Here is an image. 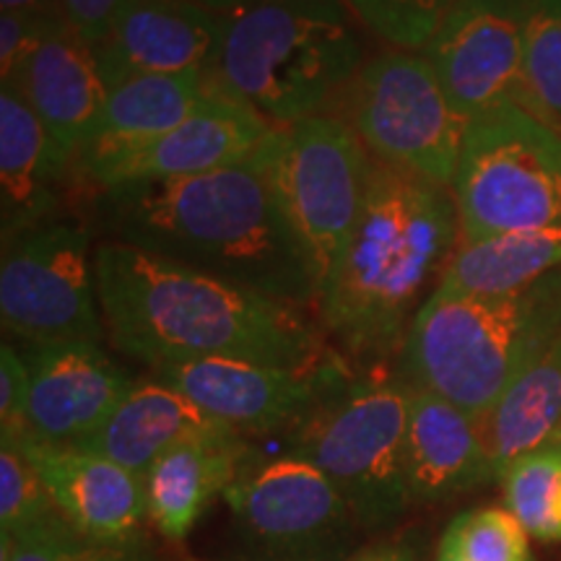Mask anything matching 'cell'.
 Masks as SVG:
<instances>
[{
	"instance_id": "6da1fadb",
	"label": "cell",
	"mask_w": 561,
	"mask_h": 561,
	"mask_svg": "<svg viewBox=\"0 0 561 561\" xmlns=\"http://www.w3.org/2000/svg\"><path fill=\"white\" fill-rule=\"evenodd\" d=\"M104 331L146 367L244 359L318 371L335 356L305 307L117 242L96 244Z\"/></svg>"
},
{
	"instance_id": "7a4b0ae2",
	"label": "cell",
	"mask_w": 561,
	"mask_h": 561,
	"mask_svg": "<svg viewBox=\"0 0 561 561\" xmlns=\"http://www.w3.org/2000/svg\"><path fill=\"white\" fill-rule=\"evenodd\" d=\"M104 242L128 244L297 307L318 289L265 180L227 167L178 180L128 182L89 193Z\"/></svg>"
},
{
	"instance_id": "3957f363",
	"label": "cell",
	"mask_w": 561,
	"mask_h": 561,
	"mask_svg": "<svg viewBox=\"0 0 561 561\" xmlns=\"http://www.w3.org/2000/svg\"><path fill=\"white\" fill-rule=\"evenodd\" d=\"M458 242L450 187L375 159L359 224L314 307L322 331L354 362L401 354Z\"/></svg>"
},
{
	"instance_id": "277c9868",
	"label": "cell",
	"mask_w": 561,
	"mask_h": 561,
	"mask_svg": "<svg viewBox=\"0 0 561 561\" xmlns=\"http://www.w3.org/2000/svg\"><path fill=\"white\" fill-rule=\"evenodd\" d=\"M561 335V268L510 294L434 289L401 351V380L476 419Z\"/></svg>"
},
{
	"instance_id": "5b68a950",
	"label": "cell",
	"mask_w": 561,
	"mask_h": 561,
	"mask_svg": "<svg viewBox=\"0 0 561 561\" xmlns=\"http://www.w3.org/2000/svg\"><path fill=\"white\" fill-rule=\"evenodd\" d=\"M343 0H255L231 13L206 79L271 128L322 115L364 66Z\"/></svg>"
},
{
	"instance_id": "8992f818",
	"label": "cell",
	"mask_w": 561,
	"mask_h": 561,
	"mask_svg": "<svg viewBox=\"0 0 561 561\" xmlns=\"http://www.w3.org/2000/svg\"><path fill=\"white\" fill-rule=\"evenodd\" d=\"M409 401L401 377L351 380L341 369L320 403L289 430V453L333 481L364 530L388 528L411 507L403 458Z\"/></svg>"
},
{
	"instance_id": "52a82bcc",
	"label": "cell",
	"mask_w": 561,
	"mask_h": 561,
	"mask_svg": "<svg viewBox=\"0 0 561 561\" xmlns=\"http://www.w3.org/2000/svg\"><path fill=\"white\" fill-rule=\"evenodd\" d=\"M297 240L318 299L367 203L375 159L333 115L271 128L248 159Z\"/></svg>"
},
{
	"instance_id": "ba28073f",
	"label": "cell",
	"mask_w": 561,
	"mask_h": 561,
	"mask_svg": "<svg viewBox=\"0 0 561 561\" xmlns=\"http://www.w3.org/2000/svg\"><path fill=\"white\" fill-rule=\"evenodd\" d=\"M450 191L460 240L561 227V130L523 107L473 117Z\"/></svg>"
},
{
	"instance_id": "9c48e42d",
	"label": "cell",
	"mask_w": 561,
	"mask_h": 561,
	"mask_svg": "<svg viewBox=\"0 0 561 561\" xmlns=\"http://www.w3.org/2000/svg\"><path fill=\"white\" fill-rule=\"evenodd\" d=\"M335 102L339 121L371 159L453 185L468 121L447 100L424 53L388 50L364 60Z\"/></svg>"
},
{
	"instance_id": "30bf717a",
	"label": "cell",
	"mask_w": 561,
	"mask_h": 561,
	"mask_svg": "<svg viewBox=\"0 0 561 561\" xmlns=\"http://www.w3.org/2000/svg\"><path fill=\"white\" fill-rule=\"evenodd\" d=\"M0 320L21 346L104 341L96 244L87 224L58 216L3 242Z\"/></svg>"
},
{
	"instance_id": "8fae6325",
	"label": "cell",
	"mask_w": 561,
	"mask_h": 561,
	"mask_svg": "<svg viewBox=\"0 0 561 561\" xmlns=\"http://www.w3.org/2000/svg\"><path fill=\"white\" fill-rule=\"evenodd\" d=\"M224 500L255 561H343L362 549L364 525L341 491L291 453L244 466Z\"/></svg>"
},
{
	"instance_id": "7c38bea8",
	"label": "cell",
	"mask_w": 561,
	"mask_h": 561,
	"mask_svg": "<svg viewBox=\"0 0 561 561\" xmlns=\"http://www.w3.org/2000/svg\"><path fill=\"white\" fill-rule=\"evenodd\" d=\"M268 130L255 110L214 91L206 107L161 136L89 146L76 161V172L89 193L128 182L193 178L244 164Z\"/></svg>"
},
{
	"instance_id": "4fadbf2b",
	"label": "cell",
	"mask_w": 561,
	"mask_h": 561,
	"mask_svg": "<svg viewBox=\"0 0 561 561\" xmlns=\"http://www.w3.org/2000/svg\"><path fill=\"white\" fill-rule=\"evenodd\" d=\"M421 53L468 123L500 107L530 112L517 0H460Z\"/></svg>"
},
{
	"instance_id": "5bb4252c",
	"label": "cell",
	"mask_w": 561,
	"mask_h": 561,
	"mask_svg": "<svg viewBox=\"0 0 561 561\" xmlns=\"http://www.w3.org/2000/svg\"><path fill=\"white\" fill-rule=\"evenodd\" d=\"M343 369L339 359L318 371L224 359H187L153 369V377L240 434L289 432L310 413Z\"/></svg>"
},
{
	"instance_id": "9a60e30c",
	"label": "cell",
	"mask_w": 561,
	"mask_h": 561,
	"mask_svg": "<svg viewBox=\"0 0 561 561\" xmlns=\"http://www.w3.org/2000/svg\"><path fill=\"white\" fill-rule=\"evenodd\" d=\"M30 371V430L45 445L76 447L107 424L136 380L91 341L16 346Z\"/></svg>"
},
{
	"instance_id": "2e32d148",
	"label": "cell",
	"mask_w": 561,
	"mask_h": 561,
	"mask_svg": "<svg viewBox=\"0 0 561 561\" xmlns=\"http://www.w3.org/2000/svg\"><path fill=\"white\" fill-rule=\"evenodd\" d=\"M227 16L191 0H151L130 11L110 37L94 47L102 79L112 91L140 76L203 70L219 50Z\"/></svg>"
},
{
	"instance_id": "e0dca14e",
	"label": "cell",
	"mask_w": 561,
	"mask_h": 561,
	"mask_svg": "<svg viewBox=\"0 0 561 561\" xmlns=\"http://www.w3.org/2000/svg\"><path fill=\"white\" fill-rule=\"evenodd\" d=\"M11 87L21 91L58 149L76 164L94 138L110 96L94 47L68 21H55L42 32Z\"/></svg>"
},
{
	"instance_id": "ac0fdd59",
	"label": "cell",
	"mask_w": 561,
	"mask_h": 561,
	"mask_svg": "<svg viewBox=\"0 0 561 561\" xmlns=\"http://www.w3.org/2000/svg\"><path fill=\"white\" fill-rule=\"evenodd\" d=\"M16 450L32 460L55 507L83 536L128 541L149 520L146 479L128 468L79 447L45 445L34 437L21 442Z\"/></svg>"
},
{
	"instance_id": "d6986e66",
	"label": "cell",
	"mask_w": 561,
	"mask_h": 561,
	"mask_svg": "<svg viewBox=\"0 0 561 561\" xmlns=\"http://www.w3.org/2000/svg\"><path fill=\"white\" fill-rule=\"evenodd\" d=\"M411 504H442L496 481L481 421L430 390L411 388L405 424Z\"/></svg>"
},
{
	"instance_id": "ffe728a7",
	"label": "cell",
	"mask_w": 561,
	"mask_h": 561,
	"mask_svg": "<svg viewBox=\"0 0 561 561\" xmlns=\"http://www.w3.org/2000/svg\"><path fill=\"white\" fill-rule=\"evenodd\" d=\"M76 164L16 87H0V227L3 242L60 216Z\"/></svg>"
},
{
	"instance_id": "44dd1931",
	"label": "cell",
	"mask_w": 561,
	"mask_h": 561,
	"mask_svg": "<svg viewBox=\"0 0 561 561\" xmlns=\"http://www.w3.org/2000/svg\"><path fill=\"white\" fill-rule=\"evenodd\" d=\"M227 432L234 430L208 416L191 398L153 377V380H136L107 424L76 447L102 455L146 479L153 462L172 447L187 439Z\"/></svg>"
},
{
	"instance_id": "7402d4cb",
	"label": "cell",
	"mask_w": 561,
	"mask_h": 561,
	"mask_svg": "<svg viewBox=\"0 0 561 561\" xmlns=\"http://www.w3.org/2000/svg\"><path fill=\"white\" fill-rule=\"evenodd\" d=\"M248 455L250 445L240 432L172 447L146 473L149 523L170 541H185L208 504L237 481Z\"/></svg>"
},
{
	"instance_id": "603a6c76",
	"label": "cell",
	"mask_w": 561,
	"mask_h": 561,
	"mask_svg": "<svg viewBox=\"0 0 561 561\" xmlns=\"http://www.w3.org/2000/svg\"><path fill=\"white\" fill-rule=\"evenodd\" d=\"M496 481L525 455L561 437V335L481 419Z\"/></svg>"
},
{
	"instance_id": "cb8c5ba5",
	"label": "cell",
	"mask_w": 561,
	"mask_h": 561,
	"mask_svg": "<svg viewBox=\"0 0 561 561\" xmlns=\"http://www.w3.org/2000/svg\"><path fill=\"white\" fill-rule=\"evenodd\" d=\"M561 268V227L460 240L439 289L460 294H510Z\"/></svg>"
},
{
	"instance_id": "d4e9b609",
	"label": "cell",
	"mask_w": 561,
	"mask_h": 561,
	"mask_svg": "<svg viewBox=\"0 0 561 561\" xmlns=\"http://www.w3.org/2000/svg\"><path fill=\"white\" fill-rule=\"evenodd\" d=\"M214 96L203 70L174 76H140L110 91L94 144H133L178 128ZM87 146V149H89Z\"/></svg>"
},
{
	"instance_id": "484cf974",
	"label": "cell",
	"mask_w": 561,
	"mask_h": 561,
	"mask_svg": "<svg viewBox=\"0 0 561 561\" xmlns=\"http://www.w3.org/2000/svg\"><path fill=\"white\" fill-rule=\"evenodd\" d=\"M504 507L528 536L561 543V442L515 460L502 476Z\"/></svg>"
},
{
	"instance_id": "4316f807",
	"label": "cell",
	"mask_w": 561,
	"mask_h": 561,
	"mask_svg": "<svg viewBox=\"0 0 561 561\" xmlns=\"http://www.w3.org/2000/svg\"><path fill=\"white\" fill-rule=\"evenodd\" d=\"M530 112L561 130V0H517Z\"/></svg>"
},
{
	"instance_id": "83f0119b",
	"label": "cell",
	"mask_w": 561,
	"mask_h": 561,
	"mask_svg": "<svg viewBox=\"0 0 561 561\" xmlns=\"http://www.w3.org/2000/svg\"><path fill=\"white\" fill-rule=\"evenodd\" d=\"M0 561H157L140 546L128 541H100L83 536L60 512L32 528L3 536Z\"/></svg>"
},
{
	"instance_id": "f1b7e54d",
	"label": "cell",
	"mask_w": 561,
	"mask_h": 561,
	"mask_svg": "<svg viewBox=\"0 0 561 561\" xmlns=\"http://www.w3.org/2000/svg\"><path fill=\"white\" fill-rule=\"evenodd\" d=\"M439 546L466 561H533L528 530L507 507L460 512L447 525Z\"/></svg>"
},
{
	"instance_id": "f546056e",
	"label": "cell",
	"mask_w": 561,
	"mask_h": 561,
	"mask_svg": "<svg viewBox=\"0 0 561 561\" xmlns=\"http://www.w3.org/2000/svg\"><path fill=\"white\" fill-rule=\"evenodd\" d=\"M460 0H346V5L371 34L396 50L421 53L442 19Z\"/></svg>"
},
{
	"instance_id": "4dcf8cb0",
	"label": "cell",
	"mask_w": 561,
	"mask_h": 561,
	"mask_svg": "<svg viewBox=\"0 0 561 561\" xmlns=\"http://www.w3.org/2000/svg\"><path fill=\"white\" fill-rule=\"evenodd\" d=\"M55 512L58 507L32 460L16 447L0 445V530L3 536L32 528L53 517Z\"/></svg>"
},
{
	"instance_id": "1f68e13d",
	"label": "cell",
	"mask_w": 561,
	"mask_h": 561,
	"mask_svg": "<svg viewBox=\"0 0 561 561\" xmlns=\"http://www.w3.org/2000/svg\"><path fill=\"white\" fill-rule=\"evenodd\" d=\"M30 437V371L19 348L3 341V348H0V445L16 447Z\"/></svg>"
},
{
	"instance_id": "d6a6232c",
	"label": "cell",
	"mask_w": 561,
	"mask_h": 561,
	"mask_svg": "<svg viewBox=\"0 0 561 561\" xmlns=\"http://www.w3.org/2000/svg\"><path fill=\"white\" fill-rule=\"evenodd\" d=\"M146 3L151 0H62V13H66L70 30L87 45L96 47L130 11Z\"/></svg>"
},
{
	"instance_id": "836d02e7",
	"label": "cell",
	"mask_w": 561,
	"mask_h": 561,
	"mask_svg": "<svg viewBox=\"0 0 561 561\" xmlns=\"http://www.w3.org/2000/svg\"><path fill=\"white\" fill-rule=\"evenodd\" d=\"M55 21H37L19 13H0V76L3 87L16 83L21 68L37 45L42 32Z\"/></svg>"
},
{
	"instance_id": "e575fe53",
	"label": "cell",
	"mask_w": 561,
	"mask_h": 561,
	"mask_svg": "<svg viewBox=\"0 0 561 561\" xmlns=\"http://www.w3.org/2000/svg\"><path fill=\"white\" fill-rule=\"evenodd\" d=\"M0 13H19L37 21H66L62 0H0Z\"/></svg>"
},
{
	"instance_id": "d590c367",
	"label": "cell",
	"mask_w": 561,
	"mask_h": 561,
	"mask_svg": "<svg viewBox=\"0 0 561 561\" xmlns=\"http://www.w3.org/2000/svg\"><path fill=\"white\" fill-rule=\"evenodd\" d=\"M343 561H416V553L405 543H371Z\"/></svg>"
},
{
	"instance_id": "8d00e7d4",
	"label": "cell",
	"mask_w": 561,
	"mask_h": 561,
	"mask_svg": "<svg viewBox=\"0 0 561 561\" xmlns=\"http://www.w3.org/2000/svg\"><path fill=\"white\" fill-rule=\"evenodd\" d=\"M191 3H198L203 9L221 13V16H231V13L248 9V5L255 3V0H191Z\"/></svg>"
},
{
	"instance_id": "74e56055",
	"label": "cell",
	"mask_w": 561,
	"mask_h": 561,
	"mask_svg": "<svg viewBox=\"0 0 561 561\" xmlns=\"http://www.w3.org/2000/svg\"><path fill=\"white\" fill-rule=\"evenodd\" d=\"M437 561H466V559L458 557V553L450 551V549H445V546H439V549H437Z\"/></svg>"
},
{
	"instance_id": "f35d334b",
	"label": "cell",
	"mask_w": 561,
	"mask_h": 561,
	"mask_svg": "<svg viewBox=\"0 0 561 561\" xmlns=\"http://www.w3.org/2000/svg\"><path fill=\"white\" fill-rule=\"evenodd\" d=\"M559 442H561V437H559Z\"/></svg>"
}]
</instances>
